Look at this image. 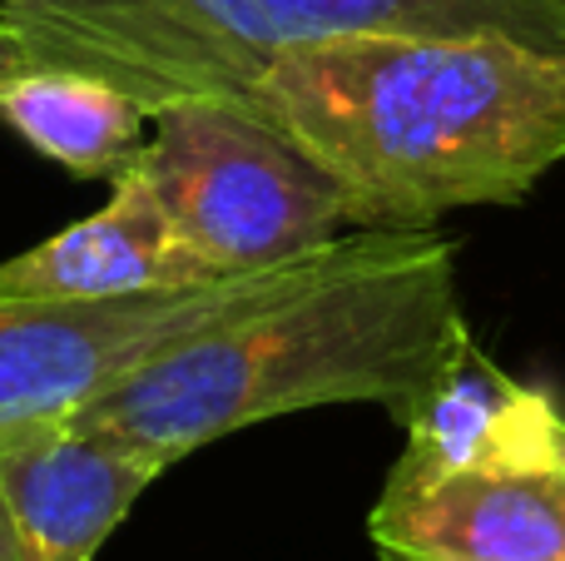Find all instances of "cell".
<instances>
[{"label": "cell", "mask_w": 565, "mask_h": 561, "mask_svg": "<svg viewBox=\"0 0 565 561\" xmlns=\"http://www.w3.org/2000/svg\"><path fill=\"white\" fill-rule=\"evenodd\" d=\"M348 199L358 229L516 204L565 159V50L516 35H348L238 95Z\"/></svg>", "instance_id": "6da1fadb"}, {"label": "cell", "mask_w": 565, "mask_h": 561, "mask_svg": "<svg viewBox=\"0 0 565 561\" xmlns=\"http://www.w3.org/2000/svg\"><path fill=\"white\" fill-rule=\"evenodd\" d=\"M461 324L457 254L437 229H358L318 278L164 348L70 427L154 463L332 403L397 413Z\"/></svg>", "instance_id": "7a4b0ae2"}, {"label": "cell", "mask_w": 565, "mask_h": 561, "mask_svg": "<svg viewBox=\"0 0 565 561\" xmlns=\"http://www.w3.org/2000/svg\"><path fill=\"white\" fill-rule=\"evenodd\" d=\"M30 70H75L159 105L238 99L264 65L348 35H516L565 50V0H15Z\"/></svg>", "instance_id": "3957f363"}, {"label": "cell", "mask_w": 565, "mask_h": 561, "mask_svg": "<svg viewBox=\"0 0 565 561\" xmlns=\"http://www.w3.org/2000/svg\"><path fill=\"white\" fill-rule=\"evenodd\" d=\"M135 169L209 274H258L352 224L342 189L268 119L224 95L159 105Z\"/></svg>", "instance_id": "277c9868"}, {"label": "cell", "mask_w": 565, "mask_h": 561, "mask_svg": "<svg viewBox=\"0 0 565 561\" xmlns=\"http://www.w3.org/2000/svg\"><path fill=\"white\" fill-rule=\"evenodd\" d=\"M348 239L352 234H338L292 264L189 288L125 298H0V433L70 423L85 403L164 348L318 278L348 248Z\"/></svg>", "instance_id": "5b68a950"}, {"label": "cell", "mask_w": 565, "mask_h": 561, "mask_svg": "<svg viewBox=\"0 0 565 561\" xmlns=\"http://www.w3.org/2000/svg\"><path fill=\"white\" fill-rule=\"evenodd\" d=\"M367 542L382 561H565V467H392L367 512Z\"/></svg>", "instance_id": "8992f818"}, {"label": "cell", "mask_w": 565, "mask_h": 561, "mask_svg": "<svg viewBox=\"0 0 565 561\" xmlns=\"http://www.w3.org/2000/svg\"><path fill=\"white\" fill-rule=\"evenodd\" d=\"M407 433L397 467L407 473H497L565 467V407L556 393L511 378L471 338L467 318L451 328L427 383L397 407Z\"/></svg>", "instance_id": "52a82bcc"}, {"label": "cell", "mask_w": 565, "mask_h": 561, "mask_svg": "<svg viewBox=\"0 0 565 561\" xmlns=\"http://www.w3.org/2000/svg\"><path fill=\"white\" fill-rule=\"evenodd\" d=\"M169 467L70 423L0 433V497L30 561H95Z\"/></svg>", "instance_id": "ba28073f"}, {"label": "cell", "mask_w": 565, "mask_h": 561, "mask_svg": "<svg viewBox=\"0 0 565 561\" xmlns=\"http://www.w3.org/2000/svg\"><path fill=\"white\" fill-rule=\"evenodd\" d=\"M209 278L218 274L189 254L154 189L129 165L105 209L0 264V298H125Z\"/></svg>", "instance_id": "9c48e42d"}, {"label": "cell", "mask_w": 565, "mask_h": 561, "mask_svg": "<svg viewBox=\"0 0 565 561\" xmlns=\"http://www.w3.org/2000/svg\"><path fill=\"white\" fill-rule=\"evenodd\" d=\"M0 119L75 179H119L145 149L149 109L75 70H25L0 85Z\"/></svg>", "instance_id": "30bf717a"}, {"label": "cell", "mask_w": 565, "mask_h": 561, "mask_svg": "<svg viewBox=\"0 0 565 561\" xmlns=\"http://www.w3.org/2000/svg\"><path fill=\"white\" fill-rule=\"evenodd\" d=\"M25 70H30V60H25V50H20L15 30L0 20V85H10V80L25 75Z\"/></svg>", "instance_id": "8fae6325"}, {"label": "cell", "mask_w": 565, "mask_h": 561, "mask_svg": "<svg viewBox=\"0 0 565 561\" xmlns=\"http://www.w3.org/2000/svg\"><path fill=\"white\" fill-rule=\"evenodd\" d=\"M0 561H30L25 542H20L15 522H10V512H6V497H0Z\"/></svg>", "instance_id": "7c38bea8"}, {"label": "cell", "mask_w": 565, "mask_h": 561, "mask_svg": "<svg viewBox=\"0 0 565 561\" xmlns=\"http://www.w3.org/2000/svg\"><path fill=\"white\" fill-rule=\"evenodd\" d=\"M0 6H15V0H0Z\"/></svg>", "instance_id": "4fadbf2b"}]
</instances>
